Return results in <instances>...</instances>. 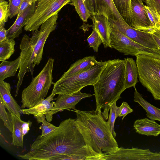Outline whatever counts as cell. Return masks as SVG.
<instances>
[{"instance_id": "obj_1", "label": "cell", "mask_w": 160, "mask_h": 160, "mask_svg": "<svg viewBox=\"0 0 160 160\" xmlns=\"http://www.w3.org/2000/svg\"><path fill=\"white\" fill-rule=\"evenodd\" d=\"M62 155L86 157L98 160L100 157L86 145L75 119L62 121L57 128L44 136L38 135L28 152L17 156L28 160H54Z\"/></svg>"}, {"instance_id": "obj_2", "label": "cell", "mask_w": 160, "mask_h": 160, "mask_svg": "<svg viewBox=\"0 0 160 160\" xmlns=\"http://www.w3.org/2000/svg\"><path fill=\"white\" fill-rule=\"evenodd\" d=\"M75 120L85 143L101 157L112 153L118 148L109 124L103 118L101 110L74 111Z\"/></svg>"}, {"instance_id": "obj_3", "label": "cell", "mask_w": 160, "mask_h": 160, "mask_svg": "<svg viewBox=\"0 0 160 160\" xmlns=\"http://www.w3.org/2000/svg\"><path fill=\"white\" fill-rule=\"evenodd\" d=\"M123 60L115 59L106 61V64L93 85L96 102V110L103 109L105 120L109 117V105L121 98L126 89Z\"/></svg>"}, {"instance_id": "obj_4", "label": "cell", "mask_w": 160, "mask_h": 160, "mask_svg": "<svg viewBox=\"0 0 160 160\" xmlns=\"http://www.w3.org/2000/svg\"><path fill=\"white\" fill-rule=\"evenodd\" d=\"M54 62V59L49 58L40 72L22 91L21 108H32L47 96L52 85L54 83L52 73Z\"/></svg>"}, {"instance_id": "obj_5", "label": "cell", "mask_w": 160, "mask_h": 160, "mask_svg": "<svg viewBox=\"0 0 160 160\" xmlns=\"http://www.w3.org/2000/svg\"><path fill=\"white\" fill-rule=\"evenodd\" d=\"M106 64V61L101 60L86 71L69 77L60 78L54 83L51 93L54 96L57 94H71L87 86H93Z\"/></svg>"}, {"instance_id": "obj_6", "label": "cell", "mask_w": 160, "mask_h": 160, "mask_svg": "<svg viewBox=\"0 0 160 160\" xmlns=\"http://www.w3.org/2000/svg\"><path fill=\"white\" fill-rule=\"evenodd\" d=\"M136 57L140 82L155 100H160V59L145 55Z\"/></svg>"}, {"instance_id": "obj_7", "label": "cell", "mask_w": 160, "mask_h": 160, "mask_svg": "<svg viewBox=\"0 0 160 160\" xmlns=\"http://www.w3.org/2000/svg\"><path fill=\"white\" fill-rule=\"evenodd\" d=\"M110 24V23H109ZM110 37L112 48L124 55H145L160 59V50L146 47L133 41L110 24Z\"/></svg>"}, {"instance_id": "obj_8", "label": "cell", "mask_w": 160, "mask_h": 160, "mask_svg": "<svg viewBox=\"0 0 160 160\" xmlns=\"http://www.w3.org/2000/svg\"><path fill=\"white\" fill-rule=\"evenodd\" d=\"M72 0H37L34 12L24 26L26 31H34Z\"/></svg>"}, {"instance_id": "obj_9", "label": "cell", "mask_w": 160, "mask_h": 160, "mask_svg": "<svg viewBox=\"0 0 160 160\" xmlns=\"http://www.w3.org/2000/svg\"><path fill=\"white\" fill-rule=\"evenodd\" d=\"M109 20L111 25L133 41L147 48L159 49L152 34L148 31L136 29L125 20Z\"/></svg>"}, {"instance_id": "obj_10", "label": "cell", "mask_w": 160, "mask_h": 160, "mask_svg": "<svg viewBox=\"0 0 160 160\" xmlns=\"http://www.w3.org/2000/svg\"><path fill=\"white\" fill-rule=\"evenodd\" d=\"M20 48L21 52L20 55L19 69L18 75V81L16 86L15 97L18 96L25 74L30 71L32 75H33L35 67L33 49L30 41V38L26 34L22 39Z\"/></svg>"}, {"instance_id": "obj_11", "label": "cell", "mask_w": 160, "mask_h": 160, "mask_svg": "<svg viewBox=\"0 0 160 160\" xmlns=\"http://www.w3.org/2000/svg\"><path fill=\"white\" fill-rule=\"evenodd\" d=\"M160 160V152H154L149 149L132 147L131 148H118L113 152L103 156L100 160Z\"/></svg>"}, {"instance_id": "obj_12", "label": "cell", "mask_w": 160, "mask_h": 160, "mask_svg": "<svg viewBox=\"0 0 160 160\" xmlns=\"http://www.w3.org/2000/svg\"><path fill=\"white\" fill-rule=\"evenodd\" d=\"M58 17V13L54 14L42 23L39 31L37 41L34 45L31 42L34 54L33 60L34 66L36 65H38L42 59L44 45L50 33L56 28Z\"/></svg>"}, {"instance_id": "obj_13", "label": "cell", "mask_w": 160, "mask_h": 160, "mask_svg": "<svg viewBox=\"0 0 160 160\" xmlns=\"http://www.w3.org/2000/svg\"><path fill=\"white\" fill-rule=\"evenodd\" d=\"M129 25L138 30L149 31L154 29L142 0H131Z\"/></svg>"}, {"instance_id": "obj_14", "label": "cell", "mask_w": 160, "mask_h": 160, "mask_svg": "<svg viewBox=\"0 0 160 160\" xmlns=\"http://www.w3.org/2000/svg\"><path fill=\"white\" fill-rule=\"evenodd\" d=\"M55 99L53 115L64 110H76V106L82 99L89 98L94 95L90 93H83L80 90L71 94H58Z\"/></svg>"}, {"instance_id": "obj_15", "label": "cell", "mask_w": 160, "mask_h": 160, "mask_svg": "<svg viewBox=\"0 0 160 160\" xmlns=\"http://www.w3.org/2000/svg\"><path fill=\"white\" fill-rule=\"evenodd\" d=\"M54 96L51 93L46 98L40 101L32 108H22V113L28 115L32 114L34 117L45 115L46 120L50 122L52 120L54 109L55 102L52 101L54 99Z\"/></svg>"}, {"instance_id": "obj_16", "label": "cell", "mask_w": 160, "mask_h": 160, "mask_svg": "<svg viewBox=\"0 0 160 160\" xmlns=\"http://www.w3.org/2000/svg\"><path fill=\"white\" fill-rule=\"evenodd\" d=\"M11 115L12 123V144L23 147L24 136L28 132L32 122L22 121L13 113H11Z\"/></svg>"}, {"instance_id": "obj_17", "label": "cell", "mask_w": 160, "mask_h": 160, "mask_svg": "<svg viewBox=\"0 0 160 160\" xmlns=\"http://www.w3.org/2000/svg\"><path fill=\"white\" fill-rule=\"evenodd\" d=\"M92 16L93 29L96 31L101 38L104 48H112L110 41V27L108 18L105 15L98 13Z\"/></svg>"}, {"instance_id": "obj_18", "label": "cell", "mask_w": 160, "mask_h": 160, "mask_svg": "<svg viewBox=\"0 0 160 160\" xmlns=\"http://www.w3.org/2000/svg\"><path fill=\"white\" fill-rule=\"evenodd\" d=\"M36 2H34L25 9L20 15L17 17L13 24L7 30V38L14 39L18 37L22 32L23 27L26 24L35 11Z\"/></svg>"}, {"instance_id": "obj_19", "label": "cell", "mask_w": 160, "mask_h": 160, "mask_svg": "<svg viewBox=\"0 0 160 160\" xmlns=\"http://www.w3.org/2000/svg\"><path fill=\"white\" fill-rule=\"evenodd\" d=\"M0 98L9 112L21 118L22 109L11 94L10 84L4 81L0 82Z\"/></svg>"}, {"instance_id": "obj_20", "label": "cell", "mask_w": 160, "mask_h": 160, "mask_svg": "<svg viewBox=\"0 0 160 160\" xmlns=\"http://www.w3.org/2000/svg\"><path fill=\"white\" fill-rule=\"evenodd\" d=\"M98 61L94 56L85 57L78 59L72 64L60 78L62 79L86 71L95 65Z\"/></svg>"}, {"instance_id": "obj_21", "label": "cell", "mask_w": 160, "mask_h": 160, "mask_svg": "<svg viewBox=\"0 0 160 160\" xmlns=\"http://www.w3.org/2000/svg\"><path fill=\"white\" fill-rule=\"evenodd\" d=\"M133 127L136 132L141 135L157 136L160 134V125L147 118L136 120Z\"/></svg>"}, {"instance_id": "obj_22", "label": "cell", "mask_w": 160, "mask_h": 160, "mask_svg": "<svg viewBox=\"0 0 160 160\" xmlns=\"http://www.w3.org/2000/svg\"><path fill=\"white\" fill-rule=\"evenodd\" d=\"M97 13L103 14L109 19L124 20L117 9L112 0H96Z\"/></svg>"}, {"instance_id": "obj_23", "label": "cell", "mask_w": 160, "mask_h": 160, "mask_svg": "<svg viewBox=\"0 0 160 160\" xmlns=\"http://www.w3.org/2000/svg\"><path fill=\"white\" fill-rule=\"evenodd\" d=\"M125 65V89L135 87L138 82V68L132 58H128L123 60Z\"/></svg>"}, {"instance_id": "obj_24", "label": "cell", "mask_w": 160, "mask_h": 160, "mask_svg": "<svg viewBox=\"0 0 160 160\" xmlns=\"http://www.w3.org/2000/svg\"><path fill=\"white\" fill-rule=\"evenodd\" d=\"M134 101L138 103L146 112V116L150 119L160 122V109L151 104L144 99L134 87Z\"/></svg>"}, {"instance_id": "obj_25", "label": "cell", "mask_w": 160, "mask_h": 160, "mask_svg": "<svg viewBox=\"0 0 160 160\" xmlns=\"http://www.w3.org/2000/svg\"><path fill=\"white\" fill-rule=\"evenodd\" d=\"M20 56L11 61H2L0 64V82L6 78L14 76L19 68Z\"/></svg>"}, {"instance_id": "obj_26", "label": "cell", "mask_w": 160, "mask_h": 160, "mask_svg": "<svg viewBox=\"0 0 160 160\" xmlns=\"http://www.w3.org/2000/svg\"><path fill=\"white\" fill-rule=\"evenodd\" d=\"M114 4L124 20L129 25L131 14V0H112Z\"/></svg>"}, {"instance_id": "obj_27", "label": "cell", "mask_w": 160, "mask_h": 160, "mask_svg": "<svg viewBox=\"0 0 160 160\" xmlns=\"http://www.w3.org/2000/svg\"><path fill=\"white\" fill-rule=\"evenodd\" d=\"M15 42L14 39L7 38L0 42V61L8 59L14 53Z\"/></svg>"}, {"instance_id": "obj_28", "label": "cell", "mask_w": 160, "mask_h": 160, "mask_svg": "<svg viewBox=\"0 0 160 160\" xmlns=\"http://www.w3.org/2000/svg\"><path fill=\"white\" fill-rule=\"evenodd\" d=\"M70 4L74 6L81 19L84 22H87L92 14L88 8L84 0H72Z\"/></svg>"}, {"instance_id": "obj_29", "label": "cell", "mask_w": 160, "mask_h": 160, "mask_svg": "<svg viewBox=\"0 0 160 160\" xmlns=\"http://www.w3.org/2000/svg\"><path fill=\"white\" fill-rule=\"evenodd\" d=\"M38 123H42L39 129L42 131L41 137L47 134L57 128V127L50 123L46 119L45 115L37 116L34 117Z\"/></svg>"}, {"instance_id": "obj_30", "label": "cell", "mask_w": 160, "mask_h": 160, "mask_svg": "<svg viewBox=\"0 0 160 160\" xmlns=\"http://www.w3.org/2000/svg\"><path fill=\"white\" fill-rule=\"evenodd\" d=\"M116 102L109 105L110 112L108 121L111 132L114 138L116 137V135L114 130V123L116 118L119 116L120 113L119 107L116 105Z\"/></svg>"}, {"instance_id": "obj_31", "label": "cell", "mask_w": 160, "mask_h": 160, "mask_svg": "<svg viewBox=\"0 0 160 160\" xmlns=\"http://www.w3.org/2000/svg\"><path fill=\"white\" fill-rule=\"evenodd\" d=\"M6 107L1 99L0 98V118L3 121L4 125L9 131L12 132V123L11 113L6 110Z\"/></svg>"}, {"instance_id": "obj_32", "label": "cell", "mask_w": 160, "mask_h": 160, "mask_svg": "<svg viewBox=\"0 0 160 160\" xmlns=\"http://www.w3.org/2000/svg\"><path fill=\"white\" fill-rule=\"evenodd\" d=\"M87 41L89 47L92 48L96 52H98L100 45L102 43L101 38L97 32L94 29L87 38Z\"/></svg>"}, {"instance_id": "obj_33", "label": "cell", "mask_w": 160, "mask_h": 160, "mask_svg": "<svg viewBox=\"0 0 160 160\" xmlns=\"http://www.w3.org/2000/svg\"><path fill=\"white\" fill-rule=\"evenodd\" d=\"M145 10L154 28L160 26V16L152 8L145 5Z\"/></svg>"}, {"instance_id": "obj_34", "label": "cell", "mask_w": 160, "mask_h": 160, "mask_svg": "<svg viewBox=\"0 0 160 160\" xmlns=\"http://www.w3.org/2000/svg\"><path fill=\"white\" fill-rule=\"evenodd\" d=\"M9 15L8 2L5 0L0 2V25L5 26Z\"/></svg>"}, {"instance_id": "obj_35", "label": "cell", "mask_w": 160, "mask_h": 160, "mask_svg": "<svg viewBox=\"0 0 160 160\" xmlns=\"http://www.w3.org/2000/svg\"><path fill=\"white\" fill-rule=\"evenodd\" d=\"M22 0H9V18L17 15Z\"/></svg>"}, {"instance_id": "obj_36", "label": "cell", "mask_w": 160, "mask_h": 160, "mask_svg": "<svg viewBox=\"0 0 160 160\" xmlns=\"http://www.w3.org/2000/svg\"><path fill=\"white\" fill-rule=\"evenodd\" d=\"M119 109L120 113L119 116L123 117L122 118V120L128 114L133 111V110L126 102H123L119 107Z\"/></svg>"}, {"instance_id": "obj_37", "label": "cell", "mask_w": 160, "mask_h": 160, "mask_svg": "<svg viewBox=\"0 0 160 160\" xmlns=\"http://www.w3.org/2000/svg\"><path fill=\"white\" fill-rule=\"evenodd\" d=\"M146 5L153 8L160 16V0H144Z\"/></svg>"}, {"instance_id": "obj_38", "label": "cell", "mask_w": 160, "mask_h": 160, "mask_svg": "<svg viewBox=\"0 0 160 160\" xmlns=\"http://www.w3.org/2000/svg\"><path fill=\"white\" fill-rule=\"evenodd\" d=\"M88 10L92 15L97 13L96 0H84Z\"/></svg>"}, {"instance_id": "obj_39", "label": "cell", "mask_w": 160, "mask_h": 160, "mask_svg": "<svg viewBox=\"0 0 160 160\" xmlns=\"http://www.w3.org/2000/svg\"><path fill=\"white\" fill-rule=\"evenodd\" d=\"M37 0H22L20 6L17 17H19L21 13L30 5H32Z\"/></svg>"}, {"instance_id": "obj_40", "label": "cell", "mask_w": 160, "mask_h": 160, "mask_svg": "<svg viewBox=\"0 0 160 160\" xmlns=\"http://www.w3.org/2000/svg\"><path fill=\"white\" fill-rule=\"evenodd\" d=\"M148 32L152 34L160 50V28L153 29Z\"/></svg>"}, {"instance_id": "obj_41", "label": "cell", "mask_w": 160, "mask_h": 160, "mask_svg": "<svg viewBox=\"0 0 160 160\" xmlns=\"http://www.w3.org/2000/svg\"><path fill=\"white\" fill-rule=\"evenodd\" d=\"M3 25H0V42L7 38V31Z\"/></svg>"}, {"instance_id": "obj_42", "label": "cell", "mask_w": 160, "mask_h": 160, "mask_svg": "<svg viewBox=\"0 0 160 160\" xmlns=\"http://www.w3.org/2000/svg\"><path fill=\"white\" fill-rule=\"evenodd\" d=\"M5 0H0V2L2 1H4Z\"/></svg>"}, {"instance_id": "obj_43", "label": "cell", "mask_w": 160, "mask_h": 160, "mask_svg": "<svg viewBox=\"0 0 160 160\" xmlns=\"http://www.w3.org/2000/svg\"><path fill=\"white\" fill-rule=\"evenodd\" d=\"M142 0V1H144V0Z\"/></svg>"}, {"instance_id": "obj_44", "label": "cell", "mask_w": 160, "mask_h": 160, "mask_svg": "<svg viewBox=\"0 0 160 160\" xmlns=\"http://www.w3.org/2000/svg\"><path fill=\"white\" fill-rule=\"evenodd\" d=\"M159 27V28H160V26Z\"/></svg>"}]
</instances>
